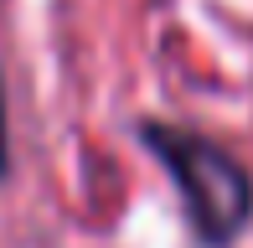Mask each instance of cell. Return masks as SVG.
<instances>
[{
	"label": "cell",
	"mask_w": 253,
	"mask_h": 248,
	"mask_svg": "<svg viewBox=\"0 0 253 248\" xmlns=\"http://www.w3.org/2000/svg\"><path fill=\"white\" fill-rule=\"evenodd\" d=\"M10 171V124H5V88H0V176Z\"/></svg>",
	"instance_id": "cell-2"
},
{
	"label": "cell",
	"mask_w": 253,
	"mask_h": 248,
	"mask_svg": "<svg viewBox=\"0 0 253 248\" xmlns=\"http://www.w3.org/2000/svg\"><path fill=\"white\" fill-rule=\"evenodd\" d=\"M145 145L176 181L186 217L207 248H227L253 222V181L233 150L181 124H145Z\"/></svg>",
	"instance_id": "cell-1"
}]
</instances>
